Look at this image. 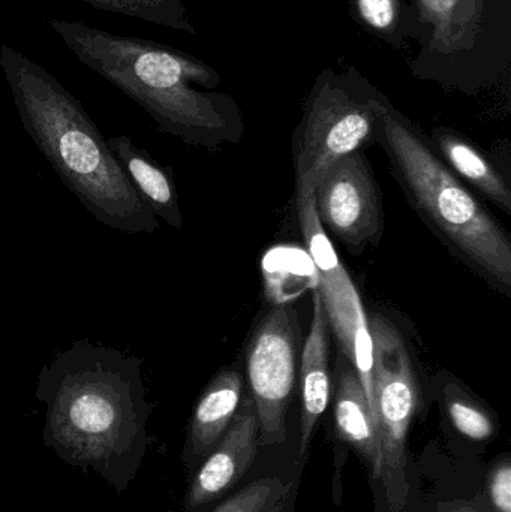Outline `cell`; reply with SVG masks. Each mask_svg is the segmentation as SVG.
Here are the masks:
<instances>
[{"mask_svg":"<svg viewBox=\"0 0 511 512\" xmlns=\"http://www.w3.org/2000/svg\"><path fill=\"white\" fill-rule=\"evenodd\" d=\"M0 66L21 125L81 206L119 233H155L158 218L138 197L83 104L8 44L0 47Z\"/></svg>","mask_w":511,"mask_h":512,"instance_id":"obj_1","label":"cell"},{"mask_svg":"<svg viewBox=\"0 0 511 512\" xmlns=\"http://www.w3.org/2000/svg\"><path fill=\"white\" fill-rule=\"evenodd\" d=\"M84 65L140 105L161 131L213 146L239 125L236 104L215 89L221 77L203 60L137 36L114 35L80 21L50 20Z\"/></svg>","mask_w":511,"mask_h":512,"instance_id":"obj_2","label":"cell"},{"mask_svg":"<svg viewBox=\"0 0 511 512\" xmlns=\"http://www.w3.org/2000/svg\"><path fill=\"white\" fill-rule=\"evenodd\" d=\"M137 355L77 340L38 375L53 444L87 462H105L140 439L146 391Z\"/></svg>","mask_w":511,"mask_h":512,"instance_id":"obj_3","label":"cell"},{"mask_svg":"<svg viewBox=\"0 0 511 512\" xmlns=\"http://www.w3.org/2000/svg\"><path fill=\"white\" fill-rule=\"evenodd\" d=\"M378 131L417 207L474 267L510 288L511 246L503 228L392 105Z\"/></svg>","mask_w":511,"mask_h":512,"instance_id":"obj_4","label":"cell"},{"mask_svg":"<svg viewBox=\"0 0 511 512\" xmlns=\"http://www.w3.org/2000/svg\"><path fill=\"white\" fill-rule=\"evenodd\" d=\"M417 78L474 93L497 83L511 65V0H413Z\"/></svg>","mask_w":511,"mask_h":512,"instance_id":"obj_5","label":"cell"},{"mask_svg":"<svg viewBox=\"0 0 511 512\" xmlns=\"http://www.w3.org/2000/svg\"><path fill=\"white\" fill-rule=\"evenodd\" d=\"M389 105L357 69H324L297 131V191H312L330 165L357 152L378 131Z\"/></svg>","mask_w":511,"mask_h":512,"instance_id":"obj_6","label":"cell"},{"mask_svg":"<svg viewBox=\"0 0 511 512\" xmlns=\"http://www.w3.org/2000/svg\"><path fill=\"white\" fill-rule=\"evenodd\" d=\"M297 212L306 246L317 270L321 301L326 310L327 321L332 324L336 339L345 357L353 363L354 370L362 382L368 397L372 417L378 426L377 403H375L374 355L368 316L356 286L351 282L344 265L339 261L317 213H315L312 191H297ZM380 430V427H378Z\"/></svg>","mask_w":511,"mask_h":512,"instance_id":"obj_7","label":"cell"},{"mask_svg":"<svg viewBox=\"0 0 511 512\" xmlns=\"http://www.w3.org/2000/svg\"><path fill=\"white\" fill-rule=\"evenodd\" d=\"M299 345V318L291 304L273 307L252 336L248 379L264 445L282 444L287 439Z\"/></svg>","mask_w":511,"mask_h":512,"instance_id":"obj_8","label":"cell"},{"mask_svg":"<svg viewBox=\"0 0 511 512\" xmlns=\"http://www.w3.org/2000/svg\"><path fill=\"white\" fill-rule=\"evenodd\" d=\"M315 213L348 248L374 245L383 231L380 192L360 150L330 165L312 189Z\"/></svg>","mask_w":511,"mask_h":512,"instance_id":"obj_9","label":"cell"},{"mask_svg":"<svg viewBox=\"0 0 511 512\" xmlns=\"http://www.w3.org/2000/svg\"><path fill=\"white\" fill-rule=\"evenodd\" d=\"M260 445L257 409L252 397L243 400L230 427L192 481L189 511L198 510L233 489L249 471Z\"/></svg>","mask_w":511,"mask_h":512,"instance_id":"obj_10","label":"cell"},{"mask_svg":"<svg viewBox=\"0 0 511 512\" xmlns=\"http://www.w3.org/2000/svg\"><path fill=\"white\" fill-rule=\"evenodd\" d=\"M107 144L150 212L171 227L182 228V213L171 171L161 167L147 150L140 149L126 135L108 138Z\"/></svg>","mask_w":511,"mask_h":512,"instance_id":"obj_11","label":"cell"},{"mask_svg":"<svg viewBox=\"0 0 511 512\" xmlns=\"http://www.w3.org/2000/svg\"><path fill=\"white\" fill-rule=\"evenodd\" d=\"M300 388H302V442L300 453L305 454L317 421L326 412L330 399L329 378V321L320 292L314 294V315L311 331L302 352Z\"/></svg>","mask_w":511,"mask_h":512,"instance_id":"obj_12","label":"cell"},{"mask_svg":"<svg viewBox=\"0 0 511 512\" xmlns=\"http://www.w3.org/2000/svg\"><path fill=\"white\" fill-rule=\"evenodd\" d=\"M336 430L342 441L353 445L380 480V430L372 417L368 397L356 370L345 367L339 376L335 403Z\"/></svg>","mask_w":511,"mask_h":512,"instance_id":"obj_13","label":"cell"},{"mask_svg":"<svg viewBox=\"0 0 511 512\" xmlns=\"http://www.w3.org/2000/svg\"><path fill=\"white\" fill-rule=\"evenodd\" d=\"M242 378L237 372H224L213 379L195 406L189 448L195 459H203L227 432L240 406Z\"/></svg>","mask_w":511,"mask_h":512,"instance_id":"obj_14","label":"cell"},{"mask_svg":"<svg viewBox=\"0 0 511 512\" xmlns=\"http://www.w3.org/2000/svg\"><path fill=\"white\" fill-rule=\"evenodd\" d=\"M357 23L393 48H402L410 39H419L416 9L405 0H351Z\"/></svg>","mask_w":511,"mask_h":512,"instance_id":"obj_15","label":"cell"},{"mask_svg":"<svg viewBox=\"0 0 511 512\" xmlns=\"http://www.w3.org/2000/svg\"><path fill=\"white\" fill-rule=\"evenodd\" d=\"M437 141L449 164L462 177L476 186L486 197L491 198L495 204L510 212L511 194L506 180L476 147L453 132H441Z\"/></svg>","mask_w":511,"mask_h":512,"instance_id":"obj_16","label":"cell"},{"mask_svg":"<svg viewBox=\"0 0 511 512\" xmlns=\"http://www.w3.org/2000/svg\"><path fill=\"white\" fill-rule=\"evenodd\" d=\"M96 9L117 12L147 23L161 24L170 29L197 35L182 0H83Z\"/></svg>","mask_w":511,"mask_h":512,"instance_id":"obj_17","label":"cell"},{"mask_svg":"<svg viewBox=\"0 0 511 512\" xmlns=\"http://www.w3.org/2000/svg\"><path fill=\"white\" fill-rule=\"evenodd\" d=\"M290 492L291 484L279 478H263L234 493L213 512H279Z\"/></svg>","mask_w":511,"mask_h":512,"instance_id":"obj_18","label":"cell"},{"mask_svg":"<svg viewBox=\"0 0 511 512\" xmlns=\"http://www.w3.org/2000/svg\"><path fill=\"white\" fill-rule=\"evenodd\" d=\"M447 409L456 429L467 438L473 441H486L494 435V421L486 411L470 399L461 396L450 397Z\"/></svg>","mask_w":511,"mask_h":512,"instance_id":"obj_19","label":"cell"},{"mask_svg":"<svg viewBox=\"0 0 511 512\" xmlns=\"http://www.w3.org/2000/svg\"><path fill=\"white\" fill-rule=\"evenodd\" d=\"M489 495L497 512H511V465L504 459L489 477Z\"/></svg>","mask_w":511,"mask_h":512,"instance_id":"obj_20","label":"cell"},{"mask_svg":"<svg viewBox=\"0 0 511 512\" xmlns=\"http://www.w3.org/2000/svg\"><path fill=\"white\" fill-rule=\"evenodd\" d=\"M459 512H483V511H479V510H462V511H459Z\"/></svg>","mask_w":511,"mask_h":512,"instance_id":"obj_21","label":"cell"}]
</instances>
